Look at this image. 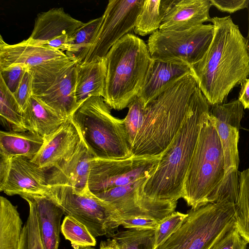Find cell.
<instances>
[{
    "label": "cell",
    "instance_id": "cell-1",
    "mask_svg": "<svg viewBox=\"0 0 249 249\" xmlns=\"http://www.w3.org/2000/svg\"><path fill=\"white\" fill-rule=\"evenodd\" d=\"M214 34L202 58L192 66L198 86L211 106L222 104L249 75L247 40L230 16L211 21Z\"/></svg>",
    "mask_w": 249,
    "mask_h": 249
},
{
    "label": "cell",
    "instance_id": "cell-2",
    "mask_svg": "<svg viewBox=\"0 0 249 249\" xmlns=\"http://www.w3.org/2000/svg\"><path fill=\"white\" fill-rule=\"evenodd\" d=\"M211 106L197 85L181 127L161 154L155 171L143 185L145 196L171 201L182 198L185 176L200 128Z\"/></svg>",
    "mask_w": 249,
    "mask_h": 249
},
{
    "label": "cell",
    "instance_id": "cell-3",
    "mask_svg": "<svg viewBox=\"0 0 249 249\" xmlns=\"http://www.w3.org/2000/svg\"><path fill=\"white\" fill-rule=\"evenodd\" d=\"M197 85L194 74H188L147 104L131 148L133 156H157L165 151L188 115Z\"/></svg>",
    "mask_w": 249,
    "mask_h": 249
},
{
    "label": "cell",
    "instance_id": "cell-4",
    "mask_svg": "<svg viewBox=\"0 0 249 249\" xmlns=\"http://www.w3.org/2000/svg\"><path fill=\"white\" fill-rule=\"evenodd\" d=\"M225 180L223 152L210 110L200 128L185 176L182 198L192 209L218 201Z\"/></svg>",
    "mask_w": 249,
    "mask_h": 249
},
{
    "label": "cell",
    "instance_id": "cell-5",
    "mask_svg": "<svg viewBox=\"0 0 249 249\" xmlns=\"http://www.w3.org/2000/svg\"><path fill=\"white\" fill-rule=\"evenodd\" d=\"M107 75L104 101L122 110L138 96L152 58L147 45L132 33L124 36L105 57Z\"/></svg>",
    "mask_w": 249,
    "mask_h": 249
},
{
    "label": "cell",
    "instance_id": "cell-6",
    "mask_svg": "<svg viewBox=\"0 0 249 249\" xmlns=\"http://www.w3.org/2000/svg\"><path fill=\"white\" fill-rule=\"evenodd\" d=\"M101 96L82 103L70 116L94 158L124 159L133 156L124 119L113 116Z\"/></svg>",
    "mask_w": 249,
    "mask_h": 249
},
{
    "label": "cell",
    "instance_id": "cell-7",
    "mask_svg": "<svg viewBox=\"0 0 249 249\" xmlns=\"http://www.w3.org/2000/svg\"><path fill=\"white\" fill-rule=\"evenodd\" d=\"M236 204L210 203L188 212L180 227L157 249H211L235 227Z\"/></svg>",
    "mask_w": 249,
    "mask_h": 249
},
{
    "label": "cell",
    "instance_id": "cell-8",
    "mask_svg": "<svg viewBox=\"0 0 249 249\" xmlns=\"http://www.w3.org/2000/svg\"><path fill=\"white\" fill-rule=\"evenodd\" d=\"M47 196L64 211L84 224L95 238L111 236L120 226V217L108 203L90 190L78 192L66 185L50 186Z\"/></svg>",
    "mask_w": 249,
    "mask_h": 249
},
{
    "label": "cell",
    "instance_id": "cell-9",
    "mask_svg": "<svg viewBox=\"0 0 249 249\" xmlns=\"http://www.w3.org/2000/svg\"><path fill=\"white\" fill-rule=\"evenodd\" d=\"M213 24H201L178 31L158 30L151 34L147 46L152 59L193 66L204 56L212 41Z\"/></svg>",
    "mask_w": 249,
    "mask_h": 249
},
{
    "label": "cell",
    "instance_id": "cell-10",
    "mask_svg": "<svg viewBox=\"0 0 249 249\" xmlns=\"http://www.w3.org/2000/svg\"><path fill=\"white\" fill-rule=\"evenodd\" d=\"M144 0H109L101 26L82 63L104 59L110 48L134 31Z\"/></svg>",
    "mask_w": 249,
    "mask_h": 249
},
{
    "label": "cell",
    "instance_id": "cell-11",
    "mask_svg": "<svg viewBox=\"0 0 249 249\" xmlns=\"http://www.w3.org/2000/svg\"><path fill=\"white\" fill-rule=\"evenodd\" d=\"M144 181L139 179L127 184L110 188L103 199L118 213L120 218L145 217L160 223L175 212L178 201L156 200L145 196Z\"/></svg>",
    "mask_w": 249,
    "mask_h": 249
},
{
    "label": "cell",
    "instance_id": "cell-12",
    "mask_svg": "<svg viewBox=\"0 0 249 249\" xmlns=\"http://www.w3.org/2000/svg\"><path fill=\"white\" fill-rule=\"evenodd\" d=\"M46 170L27 158L0 157V191L8 196H46L50 186Z\"/></svg>",
    "mask_w": 249,
    "mask_h": 249
},
{
    "label": "cell",
    "instance_id": "cell-13",
    "mask_svg": "<svg viewBox=\"0 0 249 249\" xmlns=\"http://www.w3.org/2000/svg\"><path fill=\"white\" fill-rule=\"evenodd\" d=\"M211 107L210 116L223 152L226 177L238 171V143L244 108L238 99Z\"/></svg>",
    "mask_w": 249,
    "mask_h": 249
},
{
    "label": "cell",
    "instance_id": "cell-14",
    "mask_svg": "<svg viewBox=\"0 0 249 249\" xmlns=\"http://www.w3.org/2000/svg\"><path fill=\"white\" fill-rule=\"evenodd\" d=\"M84 23L66 13L63 8H52L37 15L30 44L55 51H66L69 40Z\"/></svg>",
    "mask_w": 249,
    "mask_h": 249
},
{
    "label": "cell",
    "instance_id": "cell-15",
    "mask_svg": "<svg viewBox=\"0 0 249 249\" xmlns=\"http://www.w3.org/2000/svg\"><path fill=\"white\" fill-rule=\"evenodd\" d=\"M44 139L40 149L31 160L46 171L69 159L81 141L71 117L66 119L56 131Z\"/></svg>",
    "mask_w": 249,
    "mask_h": 249
},
{
    "label": "cell",
    "instance_id": "cell-16",
    "mask_svg": "<svg viewBox=\"0 0 249 249\" xmlns=\"http://www.w3.org/2000/svg\"><path fill=\"white\" fill-rule=\"evenodd\" d=\"M93 158L81 139L77 150L69 159L47 170L49 186L69 185L78 192L89 190L88 181Z\"/></svg>",
    "mask_w": 249,
    "mask_h": 249
},
{
    "label": "cell",
    "instance_id": "cell-17",
    "mask_svg": "<svg viewBox=\"0 0 249 249\" xmlns=\"http://www.w3.org/2000/svg\"><path fill=\"white\" fill-rule=\"evenodd\" d=\"M138 157L124 159H103L93 158L90 161L88 186L93 194L127 184L133 181L129 171L134 166Z\"/></svg>",
    "mask_w": 249,
    "mask_h": 249
},
{
    "label": "cell",
    "instance_id": "cell-18",
    "mask_svg": "<svg viewBox=\"0 0 249 249\" xmlns=\"http://www.w3.org/2000/svg\"><path fill=\"white\" fill-rule=\"evenodd\" d=\"M188 74L192 67L180 62L152 59L138 95L145 106L174 83Z\"/></svg>",
    "mask_w": 249,
    "mask_h": 249
},
{
    "label": "cell",
    "instance_id": "cell-19",
    "mask_svg": "<svg viewBox=\"0 0 249 249\" xmlns=\"http://www.w3.org/2000/svg\"><path fill=\"white\" fill-rule=\"evenodd\" d=\"M67 58L62 51L33 45L26 40L8 44L0 37V70L16 64L25 65L30 69Z\"/></svg>",
    "mask_w": 249,
    "mask_h": 249
},
{
    "label": "cell",
    "instance_id": "cell-20",
    "mask_svg": "<svg viewBox=\"0 0 249 249\" xmlns=\"http://www.w3.org/2000/svg\"><path fill=\"white\" fill-rule=\"evenodd\" d=\"M76 64L74 62L68 66L42 93L36 96L66 119L79 106L75 95Z\"/></svg>",
    "mask_w": 249,
    "mask_h": 249
},
{
    "label": "cell",
    "instance_id": "cell-21",
    "mask_svg": "<svg viewBox=\"0 0 249 249\" xmlns=\"http://www.w3.org/2000/svg\"><path fill=\"white\" fill-rule=\"evenodd\" d=\"M210 0H176L159 28L164 31L189 29L211 21Z\"/></svg>",
    "mask_w": 249,
    "mask_h": 249
},
{
    "label": "cell",
    "instance_id": "cell-22",
    "mask_svg": "<svg viewBox=\"0 0 249 249\" xmlns=\"http://www.w3.org/2000/svg\"><path fill=\"white\" fill-rule=\"evenodd\" d=\"M38 219V230L43 249H58L61 231L62 209L45 196L34 195Z\"/></svg>",
    "mask_w": 249,
    "mask_h": 249
},
{
    "label": "cell",
    "instance_id": "cell-23",
    "mask_svg": "<svg viewBox=\"0 0 249 249\" xmlns=\"http://www.w3.org/2000/svg\"><path fill=\"white\" fill-rule=\"evenodd\" d=\"M76 83L75 95L80 106L88 98L105 94L107 75L105 58L100 60L76 64Z\"/></svg>",
    "mask_w": 249,
    "mask_h": 249
},
{
    "label": "cell",
    "instance_id": "cell-24",
    "mask_svg": "<svg viewBox=\"0 0 249 249\" xmlns=\"http://www.w3.org/2000/svg\"><path fill=\"white\" fill-rule=\"evenodd\" d=\"M22 115L27 130L43 139L56 131L66 120L34 94Z\"/></svg>",
    "mask_w": 249,
    "mask_h": 249
},
{
    "label": "cell",
    "instance_id": "cell-25",
    "mask_svg": "<svg viewBox=\"0 0 249 249\" xmlns=\"http://www.w3.org/2000/svg\"><path fill=\"white\" fill-rule=\"evenodd\" d=\"M40 136L30 131L0 132V157L11 159L21 156L31 160L44 143Z\"/></svg>",
    "mask_w": 249,
    "mask_h": 249
},
{
    "label": "cell",
    "instance_id": "cell-26",
    "mask_svg": "<svg viewBox=\"0 0 249 249\" xmlns=\"http://www.w3.org/2000/svg\"><path fill=\"white\" fill-rule=\"evenodd\" d=\"M17 206L0 197V249H18L23 232Z\"/></svg>",
    "mask_w": 249,
    "mask_h": 249
},
{
    "label": "cell",
    "instance_id": "cell-27",
    "mask_svg": "<svg viewBox=\"0 0 249 249\" xmlns=\"http://www.w3.org/2000/svg\"><path fill=\"white\" fill-rule=\"evenodd\" d=\"M176 0H145L137 17L134 32L142 36L152 34L159 28Z\"/></svg>",
    "mask_w": 249,
    "mask_h": 249
},
{
    "label": "cell",
    "instance_id": "cell-28",
    "mask_svg": "<svg viewBox=\"0 0 249 249\" xmlns=\"http://www.w3.org/2000/svg\"><path fill=\"white\" fill-rule=\"evenodd\" d=\"M103 19V15L84 23L77 29L69 40L65 54L71 61L82 63Z\"/></svg>",
    "mask_w": 249,
    "mask_h": 249
},
{
    "label": "cell",
    "instance_id": "cell-29",
    "mask_svg": "<svg viewBox=\"0 0 249 249\" xmlns=\"http://www.w3.org/2000/svg\"><path fill=\"white\" fill-rule=\"evenodd\" d=\"M0 116L1 124L9 131H27L22 113L14 96L0 77Z\"/></svg>",
    "mask_w": 249,
    "mask_h": 249
},
{
    "label": "cell",
    "instance_id": "cell-30",
    "mask_svg": "<svg viewBox=\"0 0 249 249\" xmlns=\"http://www.w3.org/2000/svg\"><path fill=\"white\" fill-rule=\"evenodd\" d=\"M235 227L249 244V168L239 172Z\"/></svg>",
    "mask_w": 249,
    "mask_h": 249
},
{
    "label": "cell",
    "instance_id": "cell-31",
    "mask_svg": "<svg viewBox=\"0 0 249 249\" xmlns=\"http://www.w3.org/2000/svg\"><path fill=\"white\" fill-rule=\"evenodd\" d=\"M155 230L130 229L118 231L110 236L118 249H154Z\"/></svg>",
    "mask_w": 249,
    "mask_h": 249
},
{
    "label": "cell",
    "instance_id": "cell-32",
    "mask_svg": "<svg viewBox=\"0 0 249 249\" xmlns=\"http://www.w3.org/2000/svg\"><path fill=\"white\" fill-rule=\"evenodd\" d=\"M61 231L74 249L91 247L96 244L95 238L88 228L71 216L66 215L64 218Z\"/></svg>",
    "mask_w": 249,
    "mask_h": 249
},
{
    "label": "cell",
    "instance_id": "cell-33",
    "mask_svg": "<svg viewBox=\"0 0 249 249\" xmlns=\"http://www.w3.org/2000/svg\"><path fill=\"white\" fill-rule=\"evenodd\" d=\"M28 203L29 214L25 223L18 249H43L38 230L36 206L31 196L22 197Z\"/></svg>",
    "mask_w": 249,
    "mask_h": 249
},
{
    "label": "cell",
    "instance_id": "cell-34",
    "mask_svg": "<svg viewBox=\"0 0 249 249\" xmlns=\"http://www.w3.org/2000/svg\"><path fill=\"white\" fill-rule=\"evenodd\" d=\"M145 107L142 100L138 96L132 101L127 106L128 111L124 120L130 148H131L142 126Z\"/></svg>",
    "mask_w": 249,
    "mask_h": 249
},
{
    "label": "cell",
    "instance_id": "cell-35",
    "mask_svg": "<svg viewBox=\"0 0 249 249\" xmlns=\"http://www.w3.org/2000/svg\"><path fill=\"white\" fill-rule=\"evenodd\" d=\"M187 213L174 212L160 223L155 230L154 249L163 244L182 225Z\"/></svg>",
    "mask_w": 249,
    "mask_h": 249
},
{
    "label": "cell",
    "instance_id": "cell-36",
    "mask_svg": "<svg viewBox=\"0 0 249 249\" xmlns=\"http://www.w3.org/2000/svg\"><path fill=\"white\" fill-rule=\"evenodd\" d=\"M29 69L25 65L16 64L0 70L2 78L8 89L13 93L18 88L25 73Z\"/></svg>",
    "mask_w": 249,
    "mask_h": 249
},
{
    "label": "cell",
    "instance_id": "cell-37",
    "mask_svg": "<svg viewBox=\"0 0 249 249\" xmlns=\"http://www.w3.org/2000/svg\"><path fill=\"white\" fill-rule=\"evenodd\" d=\"M33 94V76L29 69L25 73L17 90L13 93L22 113L26 109Z\"/></svg>",
    "mask_w": 249,
    "mask_h": 249
},
{
    "label": "cell",
    "instance_id": "cell-38",
    "mask_svg": "<svg viewBox=\"0 0 249 249\" xmlns=\"http://www.w3.org/2000/svg\"><path fill=\"white\" fill-rule=\"evenodd\" d=\"M248 244L235 227L217 241L211 249H247Z\"/></svg>",
    "mask_w": 249,
    "mask_h": 249
},
{
    "label": "cell",
    "instance_id": "cell-39",
    "mask_svg": "<svg viewBox=\"0 0 249 249\" xmlns=\"http://www.w3.org/2000/svg\"><path fill=\"white\" fill-rule=\"evenodd\" d=\"M160 222L156 219L145 217H135L120 219V225L124 228L138 230H156Z\"/></svg>",
    "mask_w": 249,
    "mask_h": 249
},
{
    "label": "cell",
    "instance_id": "cell-40",
    "mask_svg": "<svg viewBox=\"0 0 249 249\" xmlns=\"http://www.w3.org/2000/svg\"><path fill=\"white\" fill-rule=\"evenodd\" d=\"M212 6L219 11L229 13H235L247 8L249 0H210Z\"/></svg>",
    "mask_w": 249,
    "mask_h": 249
},
{
    "label": "cell",
    "instance_id": "cell-41",
    "mask_svg": "<svg viewBox=\"0 0 249 249\" xmlns=\"http://www.w3.org/2000/svg\"><path fill=\"white\" fill-rule=\"evenodd\" d=\"M238 100L245 109H249V78L241 85Z\"/></svg>",
    "mask_w": 249,
    "mask_h": 249
},
{
    "label": "cell",
    "instance_id": "cell-42",
    "mask_svg": "<svg viewBox=\"0 0 249 249\" xmlns=\"http://www.w3.org/2000/svg\"><path fill=\"white\" fill-rule=\"evenodd\" d=\"M83 249H95L91 247H88ZM99 249H118L115 240L112 239H108L105 241H102L100 244Z\"/></svg>",
    "mask_w": 249,
    "mask_h": 249
},
{
    "label": "cell",
    "instance_id": "cell-43",
    "mask_svg": "<svg viewBox=\"0 0 249 249\" xmlns=\"http://www.w3.org/2000/svg\"><path fill=\"white\" fill-rule=\"evenodd\" d=\"M247 10H248V35L246 37L247 40V44H248V48L249 53V2L248 3V5L247 7Z\"/></svg>",
    "mask_w": 249,
    "mask_h": 249
},
{
    "label": "cell",
    "instance_id": "cell-44",
    "mask_svg": "<svg viewBox=\"0 0 249 249\" xmlns=\"http://www.w3.org/2000/svg\"><path fill=\"white\" fill-rule=\"evenodd\" d=\"M247 249H249V248H248Z\"/></svg>",
    "mask_w": 249,
    "mask_h": 249
},
{
    "label": "cell",
    "instance_id": "cell-45",
    "mask_svg": "<svg viewBox=\"0 0 249 249\" xmlns=\"http://www.w3.org/2000/svg\"></svg>",
    "mask_w": 249,
    "mask_h": 249
}]
</instances>
